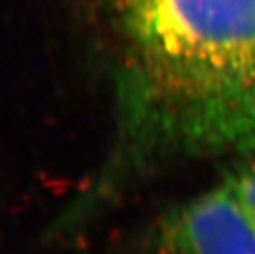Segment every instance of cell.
Returning <instances> with one entry per match:
<instances>
[{
    "label": "cell",
    "instance_id": "3",
    "mask_svg": "<svg viewBox=\"0 0 255 254\" xmlns=\"http://www.w3.org/2000/svg\"><path fill=\"white\" fill-rule=\"evenodd\" d=\"M244 203L255 213V165L241 170L239 174L226 178Z\"/></svg>",
    "mask_w": 255,
    "mask_h": 254
},
{
    "label": "cell",
    "instance_id": "2",
    "mask_svg": "<svg viewBox=\"0 0 255 254\" xmlns=\"http://www.w3.org/2000/svg\"><path fill=\"white\" fill-rule=\"evenodd\" d=\"M156 254H255V213L224 180L161 220Z\"/></svg>",
    "mask_w": 255,
    "mask_h": 254
},
{
    "label": "cell",
    "instance_id": "1",
    "mask_svg": "<svg viewBox=\"0 0 255 254\" xmlns=\"http://www.w3.org/2000/svg\"><path fill=\"white\" fill-rule=\"evenodd\" d=\"M133 160L255 157V0H117Z\"/></svg>",
    "mask_w": 255,
    "mask_h": 254
}]
</instances>
